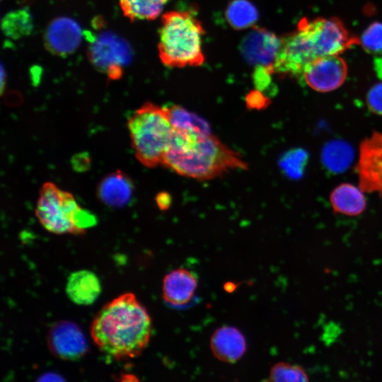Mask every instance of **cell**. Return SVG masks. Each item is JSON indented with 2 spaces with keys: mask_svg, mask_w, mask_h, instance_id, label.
<instances>
[{
  "mask_svg": "<svg viewBox=\"0 0 382 382\" xmlns=\"http://www.w3.org/2000/svg\"><path fill=\"white\" fill-rule=\"evenodd\" d=\"M151 331L146 308L131 292L104 305L91 326L92 339L98 349L115 360L139 356L149 342Z\"/></svg>",
  "mask_w": 382,
  "mask_h": 382,
  "instance_id": "cell-1",
  "label": "cell"
},
{
  "mask_svg": "<svg viewBox=\"0 0 382 382\" xmlns=\"http://www.w3.org/2000/svg\"><path fill=\"white\" fill-rule=\"evenodd\" d=\"M161 166L180 176L202 181L248 168L241 154L210 131L184 129H174Z\"/></svg>",
  "mask_w": 382,
  "mask_h": 382,
  "instance_id": "cell-2",
  "label": "cell"
},
{
  "mask_svg": "<svg viewBox=\"0 0 382 382\" xmlns=\"http://www.w3.org/2000/svg\"><path fill=\"white\" fill-rule=\"evenodd\" d=\"M359 39L352 36L336 18H304L296 29L281 37L274 64V73L301 76L306 66L314 59L344 52Z\"/></svg>",
  "mask_w": 382,
  "mask_h": 382,
  "instance_id": "cell-3",
  "label": "cell"
},
{
  "mask_svg": "<svg viewBox=\"0 0 382 382\" xmlns=\"http://www.w3.org/2000/svg\"><path fill=\"white\" fill-rule=\"evenodd\" d=\"M204 28L192 13L171 11L164 13L159 30L158 55L172 68L197 66L204 62L202 52Z\"/></svg>",
  "mask_w": 382,
  "mask_h": 382,
  "instance_id": "cell-4",
  "label": "cell"
},
{
  "mask_svg": "<svg viewBox=\"0 0 382 382\" xmlns=\"http://www.w3.org/2000/svg\"><path fill=\"white\" fill-rule=\"evenodd\" d=\"M127 129L137 159L146 168L162 165L174 135L168 107L144 103L128 119Z\"/></svg>",
  "mask_w": 382,
  "mask_h": 382,
  "instance_id": "cell-5",
  "label": "cell"
},
{
  "mask_svg": "<svg viewBox=\"0 0 382 382\" xmlns=\"http://www.w3.org/2000/svg\"><path fill=\"white\" fill-rule=\"evenodd\" d=\"M35 212L40 224L57 235H81L96 223V216L83 209L71 193L52 182L42 185Z\"/></svg>",
  "mask_w": 382,
  "mask_h": 382,
  "instance_id": "cell-6",
  "label": "cell"
},
{
  "mask_svg": "<svg viewBox=\"0 0 382 382\" xmlns=\"http://www.w3.org/2000/svg\"><path fill=\"white\" fill-rule=\"evenodd\" d=\"M89 59L96 67L117 79L122 74V66L132 59V50L123 38L111 32L99 34L91 42Z\"/></svg>",
  "mask_w": 382,
  "mask_h": 382,
  "instance_id": "cell-7",
  "label": "cell"
},
{
  "mask_svg": "<svg viewBox=\"0 0 382 382\" xmlns=\"http://www.w3.org/2000/svg\"><path fill=\"white\" fill-rule=\"evenodd\" d=\"M356 171L362 191L382 193V132L374 131L362 140Z\"/></svg>",
  "mask_w": 382,
  "mask_h": 382,
  "instance_id": "cell-8",
  "label": "cell"
},
{
  "mask_svg": "<svg viewBox=\"0 0 382 382\" xmlns=\"http://www.w3.org/2000/svg\"><path fill=\"white\" fill-rule=\"evenodd\" d=\"M347 75L346 62L339 54L318 57L304 68L302 78L312 89L330 92L338 88Z\"/></svg>",
  "mask_w": 382,
  "mask_h": 382,
  "instance_id": "cell-9",
  "label": "cell"
},
{
  "mask_svg": "<svg viewBox=\"0 0 382 382\" xmlns=\"http://www.w3.org/2000/svg\"><path fill=\"white\" fill-rule=\"evenodd\" d=\"M47 342L50 352L63 360H78L88 350L87 340L81 330L69 320L54 323L48 332Z\"/></svg>",
  "mask_w": 382,
  "mask_h": 382,
  "instance_id": "cell-10",
  "label": "cell"
},
{
  "mask_svg": "<svg viewBox=\"0 0 382 382\" xmlns=\"http://www.w3.org/2000/svg\"><path fill=\"white\" fill-rule=\"evenodd\" d=\"M281 38L261 28L254 27L243 37L240 50L245 60L256 67H265L274 73V64Z\"/></svg>",
  "mask_w": 382,
  "mask_h": 382,
  "instance_id": "cell-11",
  "label": "cell"
},
{
  "mask_svg": "<svg viewBox=\"0 0 382 382\" xmlns=\"http://www.w3.org/2000/svg\"><path fill=\"white\" fill-rule=\"evenodd\" d=\"M82 31L79 23L67 17L53 20L45 31V44L52 54L64 56L73 53L79 46Z\"/></svg>",
  "mask_w": 382,
  "mask_h": 382,
  "instance_id": "cell-12",
  "label": "cell"
},
{
  "mask_svg": "<svg viewBox=\"0 0 382 382\" xmlns=\"http://www.w3.org/2000/svg\"><path fill=\"white\" fill-rule=\"evenodd\" d=\"M134 185L130 178L120 170L106 175L97 186V197L106 206L119 208L131 200Z\"/></svg>",
  "mask_w": 382,
  "mask_h": 382,
  "instance_id": "cell-13",
  "label": "cell"
},
{
  "mask_svg": "<svg viewBox=\"0 0 382 382\" xmlns=\"http://www.w3.org/2000/svg\"><path fill=\"white\" fill-rule=\"evenodd\" d=\"M211 349L216 359L226 363H235L245 354L246 342L236 328L223 326L216 329L210 340Z\"/></svg>",
  "mask_w": 382,
  "mask_h": 382,
  "instance_id": "cell-14",
  "label": "cell"
},
{
  "mask_svg": "<svg viewBox=\"0 0 382 382\" xmlns=\"http://www.w3.org/2000/svg\"><path fill=\"white\" fill-rule=\"evenodd\" d=\"M197 287L195 274L185 269L178 268L167 274L163 281V298L173 306H182L192 299Z\"/></svg>",
  "mask_w": 382,
  "mask_h": 382,
  "instance_id": "cell-15",
  "label": "cell"
},
{
  "mask_svg": "<svg viewBox=\"0 0 382 382\" xmlns=\"http://www.w3.org/2000/svg\"><path fill=\"white\" fill-rule=\"evenodd\" d=\"M100 291L98 278L89 270H78L68 277L66 293L69 299L76 304L86 306L93 303Z\"/></svg>",
  "mask_w": 382,
  "mask_h": 382,
  "instance_id": "cell-16",
  "label": "cell"
},
{
  "mask_svg": "<svg viewBox=\"0 0 382 382\" xmlns=\"http://www.w3.org/2000/svg\"><path fill=\"white\" fill-rule=\"evenodd\" d=\"M364 191L350 183H342L335 187L330 195V202L335 212L357 216L366 207Z\"/></svg>",
  "mask_w": 382,
  "mask_h": 382,
  "instance_id": "cell-17",
  "label": "cell"
},
{
  "mask_svg": "<svg viewBox=\"0 0 382 382\" xmlns=\"http://www.w3.org/2000/svg\"><path fill=\"white\" fill-rule=\"evenodd\" d=\"M354 151L351 146L342 140H332L323 148L321 158L323 166L332 173L346 170L353 161Z\"/></svg>",
  "mask_w": 382,
  "mask_h": 382,
  "instance_id": "cell-18",
  "label": "cell"
},
{
  "mask_svg": "<svg viewBox=\"0 0 382 382\" xmlns=\"http://www.w3.org/2000/svg\"><path fill=\"white\" fill-rule=\"evenodd\" d=\"M169 0H120L124 15L131 21L154 20Z\"/></svg>",
  "mask_w": 382,
  "mask_h": 382,
  "instance_id": "cell-19",
  "label": "cell"
},
{
  "mask_svg": "<svg viewBox=\"0 0 382 382\" xmlns=\"http://www.w3.org/2000/svg\"><path fill=\"white\" fill-rule=\"evenodd\" d=\"M226 20L235 29H244L253 25L258 18L254 5L247 0H233L226 9Z\"/></svg>",
  "mask_w": 382,
  "mask_h": 382,
  "instance_id": "cell-20",
  "label": "cell"
},
{
  "mask_svg": "<svg viewBox=\"0 0 382 382\" xmlns=\"http://www.w3.org/2000/svg\"><path fill=\"white\" fill-rule=\"evenodd\" d=\"M1 25L5 35L13 39L28 35L33 28L32 16L25 9L7 13L3 18Z\"/></svg>",
  "mask_w": 382,
  "mask_h": 382,
  "instance_id": "cell-21",
  "label": "cell"
},
{
  "mask_svg": "<svg viewBox=\"0 0 382 382\" xmlns=\"http://www.w3.org/2000/svg\"><path fill=\"white\" fill-rule=\"evenodd\" d=\"M269 381L273 382L307 381L308 376L305 370L299 365L279 362L271 368Z\"/></svg>",
  "mask_w": 382,
  "mask_h": 382,
  "instance_id": "cell-22",
  "label": "cell"
},
{
  "mask_svg": "<svg viewBox=\"0 0 382 382\" xmlns=\"http://www.w3.org/2000/svg\"><path fill=\"white\" fill-rule=\"evenodd\" d=\"M359 44L368 53L382 54V23L374 22L363 32Z\"/></svg>",
  "mask_w": 382,
  "mask_h": 382,
  "instance_id": "cell-23",
  "label": "cell"
},
{
  "mask_svg": "<svg viewBox=\"0 0 382 382\" xmlns=\"http://www.w3.org/2000/svg\"><path fill=\"white\" fill-rule=\"evenodd\" d=\"M308 161V154L303 149L294 150L288 154L284 160V167L293 178H300L304 173Z\"/></svg>",
  "mask_w": 382,
  "mask_h": 382,
  "instance_id": "cell-24",
  "label": "cell"
},
{
  "mask_svg": "<svg viewBox=\"0 0 382 382\" xmlns=\"http://www.w3.org/2000/svg\"><path fill=\"white\" fill-rule=\"evenodd\" d=\"M366 100L369 110L382 116V82L375 84L369 90Z\"/></svg>",
  "mask_w": 382,
  "mask_h": 382,
  "instance_id": "cell-25",
  "label": "cell"
},
{
  "mask_svg": "<svg viewBox=\"0 0 382 382\" xmlns=\"http://www.w3.org/2000/svg\"><path fill=\"white\" fill-rule=\"evenodd\" d=\"M169 196L165 195L164 193L159 194L156 198V202L158 204V206L162 209H166L168 207V206L169 204Z\"/></svg>",
  "mask_w": 382,
  "mask_h": 382,
  "instance_id": "cell-26",
  "label": "cell"
}]
</instances>
